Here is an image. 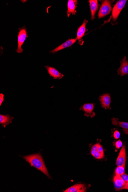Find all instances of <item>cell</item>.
<instances>
[{"mask_svg":"<svg viewBox=\"0 0 128 192\" xmlns=\"http://www.w3.org/2000/svg\"><path fill=\"white\" fill-rule=\"evenodd\" d=\"M93 156L98 159H102L104 157V153L97 151Z\"/></svg>","mask_w":128,"mask_h":192,"instance_id":"20","label":"cell"},{"mask_svg":"<svg viewBox=\"0 0 128 192\" xmlns=\"http://www.w3.org/2000/svg\"><path fill=\"white\" fill-rule=\"evenodd\" d=\"M45 67L47 70L50 76L53 77L54 79H61L64 76V75L62 74L54 68L48 66H46Z\"/></svg>","mask_w":128,"mask_h":192,"instance_id":"8","label":"cell"},{"mask_svg":"<svg viewBox=\"0 0 128 192\" xmlns=\"http://www.w3.org/2000/svg\"><path fill=\"white\" fill-rule=\"evenodd\" d=\"M112 120L113 125H118L124 129H128V122H120L114 118H113Z\"/></svg>","mask_w":128,"mask_h":192,"instance_id":"17","label":"cell"},{"mask_svg":"<svg viewBox=\"0 0 128 192\" xmlns=\"http://www.w3.org/2000/svg\"><path fill=\"white\" fill-rule=\"evenodd\" d=\"M23 159L28 162L31 166L36 168L46 175L48 178L52 179L48 173L42 155L39 153L23 156Z\"/></svg>","mask_w":128,"mask_h":192,"instance_id":"1","label":"cell"},{"mask_svg":"<svg viewBox=\"0 0 128 192\" xmlns=\"http://www.w3.org/2000/svg\"><path fill=\"white\" fill-rule=\"evenodd\" d=\"M123 189L128 190V182H126V185H125Z\"/></svg>","mask_w":128,"mask_h":192,"instance_id":"26","label":"cell"},{"mask_svg":"<svg viewBox=\"0 0 128 192\" xmlns=\"http://www.w3.org/2000/svg\"><path fill=\"white\" fill-rule=\"evenodd\" d=\"M123 131L125 134L128 135V129H124L123 130Z\"/></svg>","mask_w":128,"mask_h":192,"instance_id":"27","label":"cell"},{"mask_svg":"<svg viewBox=\"0 0 128 192\" xmlns=\"http://www.w3.org/2000/svg\"><path fill=\"white\" fill-rule=\"evenodd\" d=\"M125 166H126V164L122 166H118L115 169L116 175L121 176L125 173Z\"/></svg>","mask_w":128,"mask_h":192,"instance_id":"18","label":"cell"},{"mask_svg":"<svg viewBox=\"0 0 128 192\" xmlns=\"http://www.w3.org/2000/svg\"><path fill=\"white\" fill-rule=\"evenodd\" d=\"M113 181H114L115 187L117 190H123L126 183V182L120 175L115 176L113 179Z\"/></svg>","mask_w":128,"mask_h":192,"instance_id":"7","label":"cell"},{"mask_svg":"<svg viewBox=\"0 0 128 192\" xmlns=\"http://www.w3.org/2000/svg\"><path fill=\"white\" fill-rule=\"evenodd\" d=\"M95 105L94 104H85L82 106L80 109L81 110H83L85 113V116H90L91 117L94 116L95 113H93Z\"/></svg>","mask_w":128,"mask_h":192,"instance_id":"12","label":"cell"},{"mask_svg":"<svg viewBox=\"0 0 128 192\" xmlns=\"http://www.w3.org/2000/svg\"><path fill=\"white\" fill-rule=\"evenodd\" d=\"M88 23V20H86V19H85L84 20L83 24L81 25L77 31L76 38L78 40V44L81 45H83L84 43V41L82 38L84 36L86 32V26Z\"/></svg>","mask_w":128,"mask_h":192,"instance_id":"5","label":"cell"},{"mask_svg":"<svg viewBox=\"0 0 128 192\" xmlns=\"http://www.w3.org/2000/svg\"><path fill=\"white\" fill-rule=\"evenodd\" d=\"M90 7L91 11V20H93L95 18V15L99 7L98 1L97 0H89Z\"/></svg>","mask_w":128,"mask_h":192,"instance_id":"15","label":"cell"},{"mask_svg":"<svg viewBox=\"0 0 128 192\" xmlns=\"http://www.w3.org/2000/svg\"><path fill=\"white\" fill-rule=\"evenodd\" d=\"M14 119V117H11L9 115H0V124L5 128L7 125L12 123V120Z\"/></svg>","mask_w":128,"mask_h":192,"instance_id":"16","label":"cell"},{"mask_svg":"<svg viewBox=\"0 0 128 192\" xmlns=\"http://www.w3.org/2000/svg\"><path fill=\"white\" fill-rule=\"evenodd\" d=\"M98 151L101 152H104L103 149L102 147L100 144L99 145V147H98Z\"/></svg>","mask_w":128,"mask_h":192,"instance_id":"25","label":"cell"},{"mask_svg":"<svg viewBox=\"0 0 128 192\" xmlns=\"http://www.w3.org/2000/svg\"><path fill=\"white\" fill-rule=\"evenodd\" d=\"M86 190L85 185L82 184H78L72 186L64 191V192H85Z\"/></svg>","mask_w":128,"mask_h":192,"instance_id":"14","label":"cell"},{"mask_svg":"<svg viewBox=\"0 0 128 192\" xmlns=\"http://www.w3.org/2000/svg\"><path fill=\"white\" fill-rule=\"evenodd\" d=\"M121 176L122 178L126 182H128V175H126V174L124 173L123 175L120 176Z\"/></svg>","mask_w":128,"mask_h":192,"instance_id":"23","label":"cell"},{"mask_svg":"<svg viewBox=\"0 0 128 192\" xmlns=\"http://www.w3.org/2000/svg\"><path fill=\"white\" fill-rule=\"evenodd\" d=\"M4 94L1 93L0 94V106L2 105V103L4 101Z\"/></svg>","mask_w":128,"mask_h":192,"instance_id":"24","label":"cell"},{"mask_svg":"<svg viewBox=\"0 0 128 192\" xmlns=\"http://www.w3.org/2000/svg\"><path fill=\"white\" fill-rule=\"evenodd\" d=\"M126 2V0H120L116 3L112 11L113 20L116 21L122 10L124 8Z\"/></svg>","mask_w":128,"mask_h":192,"instance_id":"4","label":"cell"},{"mask_svg":"<svg viewBox=\"0 0 128 192\" xmlns=\"http://www.w3.org/2000/svg\"><path fill=\"white\" fill-rule=\"evenodd\" d=\"M118 73L121 76L128 75V61L126 60V57H124L121 61V65Z\"/></svg>","mask_w":128,"mask_h":192,"instance_id":"13","label":"cell"},{"mask_svg":"<svg viewBox=\"0 0 128 192\" xmlns=\"http://www.w3.org/2000/svg\"><path fill=\"white\" fill-rule=\"evenodd\" d=\"M77 0H69L67 3V15L69 17L71 14L75 15L76 13V9L78 5Z\"/></svg>","mask_w":128,"mask_h":192,"instance_id":"11","label":"cell"},{"mask_svg":"<svg viewBox=\"0 0 128 192\" xmlns=\"http://www.w3.org/2000/svg\"><path fill=\"white\" fill-rule=\"evenodd\" d=\"M114 1H103L98 13V17L102 18L110 14L112 10L111 4Z\"/></svg>","mask_w":128,"mask_h":192,"instance_id":"2","label":"cell"},{"mask_svg":"<svg viewBox=\"0 0 128 192\" xmlns=\"http://www.w3.org/2000/svg\"><path fill=\"white\" fill-rule=\"evenodd\" d=\"M115 146L116 148L118 149L120 148L123 146V143L121 140H119L116 141Z\"/></svg>","mask_w":128,"mask_h":192,"instance_id":"21","label":"cell"},{"mask_svg":"<svg viewBox=\"0 0 128 192\" xmlns=\"http://www.w3.org/2000/svg\"><path fill=\"white\" fill-rule=\"evenodd\" d=\"M99 144L97 143V144H95V145L92 146L91 151V154L92 155H93L95 154V153L96 152L98 151V147H99Z\"/></svg>","mask_w":128,"mask_h":192,"instance_id":"19","label":"cell"},{"mask_svg":"<svg viewBox=\"0 0 128 192\" xmlns=\"http://www.w3.org/2000/svg\"><path fill=\"white\" fill-rule=\"evenodd\" d=\"M114 138L116 139H118L120 138V133L118 131H115L114 134Z\"/></svg>","mask_w":128,"mask_h":192,"instance_id":"22","label":"cell"},{"mask_svg":"<svg viewBox=\"0 0 128 192\" xmlns=\"http://www.w3.org/2000/svg\"><path fill=\"white\" fill-rule=\"evenodd\" d=\"M99 99L102 107L105 109H109L111 103L109 94L106 93L100 96Z\"/></svg>","mask_w":128,"mask_h":192,"instance_id":"9","label":"cell"},{"mask_svg":"<svg viewBox=\"0 0 128 192\" xmlns=\"http://www.w3.org/2000/svg\"><path fill=\"white\" fill-rule=\"evenodd\" d=\"M18 35V47L16 51L18 53H22L23 49L22 47L24 44L26 38L28 37L27 32L26 30L24 27L19 29Z\"/></svg>","mask_w":128,"mask_h":192,"instance_id":"3","label":"cell"},{"mask_svg":"<svg viewBox=\"0 0 128 192\" xmlns=\"http://www.w3.org/2000/svg\"><path fill=\"white\" fill-rule=\"evenodd\" d=\"M77 40V39L76 38H73V39H69L67 40L65 42L62 44L61 45H60L59 46L57 47V48H54V49L50 51V53H51V54H54V53L58 52V51H60V50L64 49V48L71 47Z\"/></svg>","mask_w":128,"mask_h":192,"instance_id":"6","label":"cell"},{"mask_svg":"<svg viewBox=\"0 0 128 192\" xmlns=\"http://www.w3.org/2000/svg\"><path fill=\"white\" fill-rule=\"evenodd\" d=\"M126 151L125 145L122 146L118 156L116 160V164L117 166H122L126 164Z\"/></svg>","mask_w":128,"mask_h":192,"instance_id":"10","label":"cell"}]
</instances>
